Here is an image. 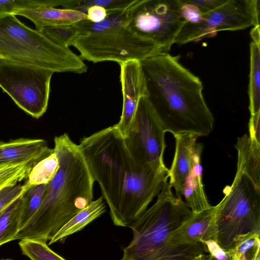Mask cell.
<instances>
[{"mask_svg":"<svg viewBox=\"0 0 260 260\" xmlns=\"http://www.w3.org/2000/svg\"><path fill=\"white\" fill-rule=\"evenodd\" d=\"M250 71L248 85L250 115L260 112V30L259 25L250 31Z\"/></svg>","mask_w":260,"mask_h":260,"instance_id":"cell-18","label":"cell"},{"mask_svg":"<svg viewBox=\"0 0 260 260\" xmlns=\"http://www.w3.org/2000/svg\"><path fill=\"white\" fill-rule=\"evenodd\" d=\"M237 151V169L260 187V143L245 134L238 137L235 145Z\"/></svg>","mask_w":260,"mask_h":260,"instance_id":"cell-17","label":"cell"},{"mask_svg":"<svg viewBox=\"0 0 260 260\" xmlns=\"http://www.w3.org/2000/svg\"><path fill=\"white\" fill-rule=\"evenodd\" d=\"M165 132L148 95L139 100L125 145L139 164L157 171H168L164 161Z\"/></svg>","mask_w":260,"mask_h":260,"instance_id":"cell-10","label":"cell"},{"mask_svg":"<svg viewBox=\"0 0 260 260\" xmlns=\"http://www.w3.org/2000/svg\"><path fill=\"white\" fill-rule=\"evenodd\" d=\"M193 214L181 198L174 195L168 181L155 203L128 226L133 237L119 260H152L169 244L170 234Z\"/></svg>","mask_w":260,"mask_h":260,"instance_id":"cell-6","label":"cell"},{"mask_svg":"<svg viewBox=\"0 0 260 260\" xmlns=\"http://www.w3.org/2000/svg\"><path fill=\"white\" fill-rule=\"evenodd\" d=\"M223 192V198L216 205L211 240L229 250L239 237L260 233V187L237 169L232 184Z\"/></svg>","mask_w":260,"mask_h":260,"instance_id":"cell-7","label":"cell"},{"mask_svg":"<svg viewBox=\"0 0 260 260\" xmlns=\"http://www.w3.org/2000/svg\"><path fill=\"white\" fill-rule=\"evenodd\" d=\"M60 0H0V18L17 11L40 7L60 6Z\"/></svg>","mask_w":260,"mask_h":260,"instance_id":"cell-29","label":"cell"},{"mask_svg":"<svg viewBox=\"0 0 260 260\" xmlns=\"http://www.w3.org/2000/svg\"><path fill=\"white\" fill-rule=\"evenodd\" d=\"M206 250L203 243L168 245L152 260H204Z\"/></svg>","mask_w":260,"mask_h":260,"instance_id":"cell-21","label":"cell"},{"mask_svg":"<svg viewBox=\"0 0 260 260\" xmlns=\"http://www.w3.org/2000/svg\"><path fill=\"white\" fill-rule=\"evenodd\" d=\"M1 260H12V259H1Z\"/></svg>","mask_w":260,"mask_h":260,"instance_id":"cell-36","label":"cell"},{"mask_svg":"<svg viewBox=\"0 0 260 260\" xmlns=\"http://www.w3.org/2000/svg\"><path fill=\"white\" fill-rule=\"evenodd\" d=\"M134 0H67L61 7L63 9L79 11L85 13L88 8L93 5L104 7L107 11L124 9Z\"/></svg>","mask_w":260,"mask_h":260,"instance_id":"cell-28","label":"cell"},{"mask_svg":"<svg viewBox=\"0 0 260 260\" xmlns=\"http://www.w3.org/2000/svg\"><path fill=\"white\" fill-rule=\"evenodd\" d=\"M33 186L28 180L12 186L6 187L0 190V212L11 203L22 196L25 192Z\"/></svg>","mask_w":260,"mask_h":260,"instance_id":"cell-30","label":"cell"},{"mask_svg":"<svg viewBox=\"0 0 260 260\" xmlns=\"http://www.w3.org/2000/svg\"><path fill=\"white\" fill-rule=\"evenodd\" d=\"M40 32L56 45L66 48L72 46L80 35L79 29L73 24L46 27Z\"/></svg>","mask_w":260,"mask_h":260,"instance_id":"cell-27","label":"cell"},{"mask_svg":"<svg viewBox=\"0 0 260 260\" xmlns=\"http://www.w3.org/2000/svg\"><path fill=\"white\" fill-rule=\"evenodd\" d=\"M175 150L168 171L169 183L175 190L176 197L183 196L193 213L209 208L202 180L201 155L203 144L198 136L189 133L173 135Z\"/></svg>","mask_w":260,"mask_h":260,"instance_id":"cell-8","label":"cell"},{"mask_svg":"<svg viewBox=\"0 0 260 260\" xmlns=\"http://www.w3.org/2000/svg\"><path fill=\"white\" fill-rule=\"evenodd\" d=\"M202 243L207 253L204 260H231L229 250L221 249L214 241L209 240Z\"/></svg>","mask_w":260,"mask_h":260,"instance_id":"cell-32","label":"cell"},{"mask_svg":"<svg viewBox=\"0 0 260 260\" xmlns=\"http://www.w3.org/2000/svg\"><path fill=\"white\" fill-rule=\"evenodd\" d=\"M258 260H260V259H258Z\"/></svg>","mask_w":260,"mask_h":260,"instance_id":"cell-37","label":"cell"},{"mask_svg":"<svg viewBox=\"0 0 260 260\" xmlns=\"http://www.w3.org/2000/svg\"><path fill=\"white\" fill-rule=\"evenodd\" d=\"M259 0H227L222 6L203 14L197 23L186 22L175 44L184 45L213 37L221 30H238L259 25Z\"/></svg>","mask_w":260,"mask_h":260,"instance_id":"cell-11","label":"cell"},{"mask_svg":"<svg viewBox=\"0 0 260 260\" xmlns=\"http://www.w3.org/2000/svg\"><path fill=\"white\" fill-rule=\"evenodd\" d=\"M22 197L0 212V246L14 240L20 230Z\"/></svg>","mask_w":260,"mask_h":260,"instance_id":"cell-20","label":"cell"},{"mask_svg":"<svg viewBox=\"0 0 260 260\" xmlns=\"http://www.w3.org/2000/svg\"><path fill=\"white\" fill-rule=\"evenodd\" d=\"M0 60H8L55 72L85 73L87 66L69 48L59 46L13 14L0 18Z\"/></svg>","mask_w":260,"mask_h":260,"instance_id":"cell-5","label":"cell"},{"mask_svg":"<svg viewBox=\"0 0 260 260\" xmlns=\"http://www.w3.org/2000/svg\"><path fill=\"white\" fill-rule=\"evenodd\" d=\"M58 167V158L54 150L34 166L27 180L32 186L46 185L53 178Z\"/></svg>","mask_w":260,"mask_h":260,"instance_id":"cell-23","label":"cell"},{"mask_svg":"<svg viewBox=\"0 0 260 260\" xmlns=\"http://www.w3.org/2000/svg\"><path fill=\"white\" fill-rule=\"evenodd\" d=\"M37 162L25 161L0 165V190L26 180L34 166Z\"/></svg>","mask_w":260,"mask_h":260,"instance_id":"cell-24","label":"cell"},{"mask_svg":"<svg viewBox=\"0 0 260 260\" xmlns=\"http://www.w3.org/2000/svg\"><path fill=\"white\" fill-rule=\"evenodd\" d=\"M216 206L193 215L170 235L171 245L192 244L212 239Z\"/></svg>","mask_w":260,"mask_h":260,"instance_id":"cell-14","label":"cell"},{"mask_svg":"<svg viewBox=\"0 0 260 260\" xmlns=\"http://www.w3.org/2000/svg\"><path fill=\"white\" fill-rule=\"evenodd\" d=\"M46 185L33 186L22 196L20 230L27 224L39 208L44 198Z\"/></svg>","mask_w":260,"mask_h":260,"instance_id":"cell-25","label":"cell"},{"mask_svg":"<svg viewBox=\"0 0 260 260\" xmlns=\"http://www.w3.org/2000/svg\"><path fill=\"white\" fill-rule=\"evenodd\" d=\"M186 21L179 0H141L130 20L138 34L156 43L168 53Z\"/></svg>","mask_w":260,"mask_h":260,"instance_id":"cell-12","label":"cell"},{"mask_svg":"<svg viewBox=\"0 0 260 260\" xmlns=\"http://www.w3.org/2000/svg\"><path fill=\"white\" fill-rule=\"evenodd\" d=\"M140 62L148 98L165 132L209 135L214 119L205 100L202 82L180 63L179 56L161 53Z\"/></svg>","mask_w":260,"mask_h":260,"instance_id":"cell-2","label":"cell"},{"mask_svg":"<svg viewBox=\"0 0 260 260\" xmlns=\"http://www.w3.org/2000/svg\"><path fill=\"white\" fill-rule=\"evenodd\" d=\"M87 19L93 23H99L105 20L107 15V10L103 7L93 5L86 11Z\"/></svg>","mask_w":260,"mask_h":260,"instance_id":"cell-34","label":"cell"},{"mask_svg":"<svg viewBox=\"0 0 260 260\" xmlns=\"http://www.w3.org/2000/svg\"><path fill=\"white\" fill-rule=\"evenodd\" d=\"M102 196L92 202L67 222L50 240L49 245L56 242L63 243L71 235L76 233L100 216L106 211Z\"/></svg>","mask_w":260,"mask_h":260,"instance_id":"cell-19","label":"cell"},{"mask_svg":"<svg viewBox=\"0 0 260 260\" xmlns=\"http://www.w3.org/2000/svg\"><path fill=\"white\" fill-rule=\"evenodd\" d=\"M54 72L8 60H0V88L17 106L35 118L46 112Z\"/></svg>","mask_w":260,"mask_h":260,"instance_id":"cell-9","label":"cell"},{"mask_svg":"<svg viewBox=\"0 0 260 260\" xmlns=\"http://www.w3.org/2000/svg\"><path fill=\"white\" fill-rule=\"evenodd\" d=\"M180 4V12L186 22L197 23L203 18V14L199 8L189 0H179Z\"/></svg>","mask_w":260,"mask_h":260,"instance_id":"cell-31","label":"cell"},{"mask_svg":"<svg viewBox=\"0 0 260 260\" xmlns=\"http://www.w3.org/2000/svg\"><path fill=\"white\" fill-rule=\"evenodd\" d=\"M79 145L116 226L128 228L168 181L169 170L157 171L134 159L115 125L81 138Z\"/></svg>","mask_w":260,"mask_h":260,"instance_id":"cell-1","label":"cell"},{"mask_svg":"<svg viewBox=\"0 0 260 260\" xmlns=\"http://www.w3.org/2000/svg\"><path fill=\"white\" fill-rule=\"evenodd\" d=\"M13 14L28 19L34 23L36 30L39 31L46 27L71 25L87 19L86 14L82 12L53 7L22 9Z\"/></svg>","mask_w":260,"mask_h":260,"instance_id":"cell-16","label":"cell"},{"mask_svg":"<svg viewBox=\"0 0 260 260\" xmlns=\"http://www.w3.org/2000/svg\"><path fill=\"white\" fill-rule=\"evenodd\" d=\"M260 233L239 237L229 249L231 260H258L260 259Z\"/></svg>","mask_w":260,"mask_h":260,"instance_id":"cell-22","label":"cell"},{"mask_svg":"<svg viewBox=\"0 0 260 260\" xmlns=\"http://www.w3.org/2000/svg\"><path fill=\"white\" fill-rule=\"evenodd\" d=\"M18 244L22 254L31 260H66L49 248L46 243L42 241L23 239Z\"/></svg>","mask_w":260,"mask_h":260,"instance_id":"cell-26","label":"cell"},{"mask_svg":"<svg viewBox=\"0 0 260 260\" xmlns=\"http://www.w3.org/2000/svg\"><path fill=\"white\" fill-rule=\"evenodd\" d=\"M248 131L250 138L260 143V112L250 116Z\"/></svg>","mask_w":260,"mask_h":260,"instance_id":"cell-35","label":"cell"},{"mask_svg":"<svg viewBox=\"0 0 260 260\" xmlns=\"http://www.w3.org/2000/svg\"><path fill=\"white\" fill-rule=\"evenodd\" d=\"M197 6L202 14H205L214 11L223 5L227 0H189Z\"/></svg>","mask_w":260,"mask_h":260,"instance_id":"cell-33","label":"cell"},{"mask_svg":"<svg viewBox=\"0 0 260 260\" xmlns=\"http://www.w3.org/2000/svg\"><path fill=\"white\" fill-rule=\"evenodd\" d=\"M120 67L123 105L120 120L114 125L125 139L128 135L139 100L143 95L148 96V91L140 61H127L120 63Z\"/></svg>","mask_w":260,"mask_h":260,"instance_id":"cell-13","label":"cell"},{"mask_svg":"<svg viewBox=\"0 0 260 260\" xmlns=\"http://www.w3.org/2000/svg\"><path fill=\"white\" fill-rule=\"evenodd\" d=\"M140 1L134 0L124 9L107 11L106 18L101 22L85 19L74 23L80 35L72 46L80 57L93 63L111 61L120 64L164 53L156 43L139 35L129 25Z\"/></svg>","mask_w":260,"mask_h":260,"instance_id":"cell-4","label":"cell"},{"mask_svg":"<svg viewBox=\"0 0 260 260\" xmlns=\"http://www.w3.org/2000/svg\"><path fill=\"white\" fill-rule=\"evenodd\" d=\"M58 169L46 185L42 202L14 240L32 239L46 243L93 198L94 179L79 145L68 134L54 139Z\"/></svg>","mask_w":260,"mask_h":260,"instance_id":"cell-3","label":"cell"},{"mask_svg":"<svg viewBox=\"0 0 260 260\" xmlns=\"http://www.w3.org/2000/svg\"><path fill=\"white\" fill-rule=\"evenodd\" d=\"M53 151L45 140L41 139L19 138L0 142V165L25 161L38 162Z\"/></svg>","mask_w":260,"mask_h":260,"instance_id":"cell-15","label":"cell"}]
</instances>
